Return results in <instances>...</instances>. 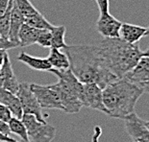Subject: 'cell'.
<instances>
[{
	"label": "cell",
	"mask_w": 149,
	"mask_h": 142,
	"mask_svg": "<svg viewBox=\"0 0 149 142\" xmlns=\"http://www.w3.org/2000/svg\"><path fill=\"white\" fill-rule=\"evenodd\" d=\"M69 60V68L83 84H96L103 89L118 79L109 70L97 45H66L62 49Z\"/></svg>",
	"instance_id": "cell-1"
},
{
	"label": "cell",
	"mask_w": 149,
	"mask_h": 142,
	"mask_svg": "<svg viewBox=\"0 0 149 142\" xmlns=\"http://www.w3.org/2000/svg\"><path fill=\"white\" fill-rule=\"evenodd\" d=\"M97 47L106 66L117 78L124 77L142 57L137 43H129L120 37L104 39Z\"/></svg>",
	"instance_id": "cell-2"
},
{
	"label": "cell",
	"mask_w": 149,
	"mask_h": 142,
	"mask_svg": "<svg viewBox=\"0 0 149 142\" xmlns=\"http://www.w3.org/2000/svg\"><path fill=\"white\" fill-rule=\"evenodd\" d=\"M102 92L108 115L122 120L135 112L136 104L144 93L141 88L125 78H118L103 88Z\"/></svg>",
	"instance_id": "cell-3"
},
{
	"label": "cell",
	"mask_w": 149,
	"mask_h": 142,
	"mask_svg": "<svg viewBox=\"0 0 149 142\" xmlns=\"http://www.w3.org/2000/svg\"><path fill=\"white\" fill-rule=\"evenodd\" d=\"M49 72L58 77V82L53 85L58 91L62 104V110L65 113H77L84 107V84L78 80L70 68L54 69Z\"/></svg>",
	"instance_id": "cell-4"
},
{
	"label": "cell",
	"mask_w": 149,
	"mask_h": 142,
	"mask_svg": "<svg viewBox=\"0 0 149 142\" xmlns=\"http://www.w3.org/2000/svg\"><path fill=\"white\" fill-rule=\"evenodd\" d=\"M26 127L29 142H51L56 134L53 126L39 121L33 114H24L21 117Z\"/></svg>",
	"instance_id": "cell-5"
},
{
	"label": "cell",
	"mask_w": 149,
	"mask_h": 142,
	"mask_svg": "<svg viewBox=\"0 0 149 142\" xmlns=\"http://www.w3.org/2000/svg\"><path fill=\"white\" fill-rule=\"evenodd\" d=\"M15 94L20 101L23 114H33L39 121L46 123L45 116L47 117V114L44 115L42 113V108L31 90L29 83H19Z\"/></svg>",
	"instance_id": "cell-6"
},
{
	"label": "cell",
	"mask_w": 149,
	"mask_h": 142,
	"mask_svg": "<svg viewBox=\"0 0 149 142\" xmlns=\"http://www.w3.org/2000/svg\"><path fill=\"white\" fill-rule=\"evenodd\" d=\"M30 88L42 109L62 110L60 95L53 85L42 86L38 84H30Z\"/></svg>",
	"instance_id": "cell-7"
},
{
	"label": "cell",
	"mask_w": 149,
	"mask_h": 142,
	"mask_svg": "<svg viewBox=\"0 0 149 142\" xmlns=\"http://www.w3.org/2000/svg\"><path fill=\"white\" fill-rule=\"evenodd\" d=\"M123 78L149 94V57L142 56L137 65Z\"/></svg>",
	"instance_id": "cell-8"
},
{
	"label": "cell",
	"mask_w": 149,
	"mask_h": 142,
	"mask_svg": "<svg viewBox=\"0 0 149 142\" xmlns=\"http://www.w3.org/2000/svg\"><path fill=\"white\" fill-rule=\"evenodd\" d=\"M125 128L134 142H149V129L146 122L139 118L135 112L124 119Z\"/></svg>",
	"instance_id": "cell-9"
},
{
	"label": "cell",
	"mask_w": 149,
	"mask_h": 142,
	"mask_svg": "<svg viewBox=\"0 0 149 142\" xmlns=\"http://www.w3.org/2000/svg\"><path fill=\"white\" fill-rule=\"evenodd\" d=\"M122 22L116 19L110 12L100 14L96 21V30L104 39L119 37V31Z\"/></svg>",
	"instance_id": "cell-10"
},
{
	"label": "cell",
	"mask_w": 149,
	"mask_h": 142,
	"mask_svg": "<svg viewBox=\"0 0 149 142\" xmlns=\"http://www.w3.org/2000/svg\"><path fill=\"white\" fill-rule=\"evenodd\" d=\"M84 107L108 114L103 102L102 88L96 84H84Z\"/></svg>",
	"instance_id": "cell-11"
},
{
	"label": "cell",
	"mask_w": 149,
	"mask_h": 142,
	"mask_svg": "<svg viewBox=\"0 0 149 142\" xmlns=\"http://www.w3.org/2000/svg\"><path fill=\"white\" fill-rule=\"evenodd\" d=\"M18 86L19 83L15 77L10 57L7 53L0 68V87L15 94L18 89Z\"/></svg>",
	"instance_id": "cell-12"
},
{
	"label": "cell",
	"mask_w": 149,
	"mask_h": 142,
	"mask_svg": "<svg viewBox=\"0 0 149 142\" xmlns=\"http://www.w3.org/2000/svg\"><path fill=\"white\" fill-rule=\"evenodd\" d=\"M146 27L122 22L119 31V37L129 43H138L142 37L146 36Z\"/></svg>",
	"instance_id": "cell-13"
},
{
	"label": "cell",
	"mask_w": 149,
	"mask_h": 142,
	"mask_svg": "<svg viewBox=\"0 0 149 142\" xmlns=\"http://www.w3.org/2000/svg\"><path fill=\"white\" fill-rule=\"evenodd\" d=\"M0 104H3L11 110L14 117L21 118L23 115L20 101L17 96V94L13 93L1 87H0Z\"/></svg>",
	"instance_id": "cell-14"
},
{
	"label": "cell",
	"mask_w": 149,
	"mask_h": 142,
	"mask_svg": "<svg viewBox=\"0 0 149 142\" xmlns=\"http://www.w3.org/2000/svg\"><path fill=\"white\" fill-rule=\"evenodd\" d=\"M25 17L21 14L20 11L18 10L15 3V0H13L12 3V9H11V17H10V31H9V39L11 42L17 43L19 45L18 42V33L24 23Z\"/></svg>",
	"instance_id": "cell-15"
},
{
	"label": "cell",
	"mask_w": 149,
	"mask_h": 142,
	"mask_svg": "<svg viewBox=\"0 0 149 142\" xmlns=\"http://www.w3.org/2000/svg\"><path fill=\"white\" fill-rule=\"evenodd\" d=\"M17 60L22 64H26L31 69L38 71H49L51 69V64H49L46 58H39L29 55L26 52H20L17 57Z\"/></svg>",
	"instance_id": "cell-16"
},
{
	"label": "cell",
	"mask_w": 149,
	"mask_h": 142,
	"mask_svg": "<svg viewBox=\"0 0 149 142\" xmlns=\"http://www.w3.org/2000/svg\"><path fill=\"white\" fill-rule=\"evenodd\" d=\"M42 29H36L24 22L18 33L19 47H27L37 43V39Z\"/></svg>",
	"instance_id": "cell-17"
},
{
	"label": "cell",
	"mask_w": 149,
	"mask_h": 142,
	"mask_svg": "<svg viewBox=\"0 0 149 142\" xmlns=\"http://www.w3.org/2000/svg\"><path fill=\"white\" fill-rule=\"evenodd\" d=\"M46 59L48 60L49 64H51V67L54 69L62 70V69L69 68V60L62 49L51 47L48 57Z\"/></svg>",
	"instance_id": "cell-18"
},
{
	"label": "cell",
	"mask_w": 149,
	"mask_h": 142,
	"mask_svg": "<svg viewBox=\"0 0 149 142\" xmlns=\"http://www.w3.org/2000/svg\"><path fill=\"white\" fill-rule=\"evenodd\" d=\"M50 32H51V47L63 49L66 46L65 42L66 29L65 26H63V25H61V26H54L53 25L52 28L50 29Z\"/></svg>",
	"instance_id": "cell-19"
},
{
	"label": "cell",
	"mask_w": 149,
	"mask_h": 142,
	"mask_svg": "<svg viewBox=\"0 0 149 142\" xmlns=\"http://www.w3.org/2000/svg\"><path fill=\"white\" fill-rule=\"evenodd\" d=\"M24 22L28 24L31 27H34L36 29H47L50 30L52 28L53 25L44 17V15H42L40 12H37L31 17H25Z\"/></svg>",
	"instance_id": "cell-20"
},
{
	"label": "cell",
	"mask_w": 149,
	"mask_h": 142,
	"mask_svg": "<svg viewBox=\"0 0 149 142\" xmlns=\"http://www.w3.org/2000/svg\"><path fill=\"white\" fill-rule=\"evenodd\" d=\"M9 124V128H10V131L12 134H15L18 135L22 141L25 142H29L28 140V134H27V130L26 127H25L24 123L22 122L21 118H17V117H13L11 118V120L8 122Z\"/></svg>",
	"instance_id": "cell-21"
},
{
	"label": "cell",
	"mask_w": 149,
	"mask_h": 142,
	"mask_svg": "<svg viewBox=\"0 0 149 142\" xmlns=\"http://www.w3.org/2000/svg\"><path fill=\"white\" fill-rule=\"evenodd\" d=\"M12 3H13V0L10 1V4H9L7 11L0 17V37H3V39H9Z\"/></svg>",
	"instance_id": "cell-22"
},
{
	"label": "cell",
	"mask_w": 149,
	"mask_h": 142,
	"mask_svg": "<svg viewBox=\"0 0 149 142\" xmlns=\"http://www.w3.org/2000/svg\"><path fill=\"white\" fill-rule=\"evenodd\" d=\"M15 3L17 5V7L18 8V10L23 15L24 17H31V15L39 12V11L31 3L30 0H15Z\"/></svg>",
	"instance_id": "cell-23"
},
{
	"label": "cell",
	"mask_w": 149,
	"mask_h": 142,
	"mask_svg": "<svg viewBox=\"0 0 149 142\" xmlns=\"http://www.w3.org/2000/svg\"><path fill=\"white\" fill-rule=\"evenodd\" d=\"M37 44L44 48H50L51 47V32L50 30L42 29L37 39Z\"/></svg>",
	"instance_id": "cell-24"
},
{
	"label": "cell",
	"mask_w": 149,
	"mask_h": 142,
	"mask_svg": "<svg viewBox=\"0 0 149 142\" xmlns=\"http://www.w3.org/2000/svg\"><path fill=\"white\" fill-rule=\"evenodd\" d=\"M13 117V114L11 110L7 107L4 106L3 104H0V119L5 122H9Z\"/></svg>",
	"instance_id": "cell-25"
},
{
	"label": "cell",
	"mask_w": 149,
	"mask_h": 142,
	"mask_svg": "<svg viewBox=\"0 0 149 142\" xmlns=\"http://www.w3.org/2000/svg\"><path fill=\"white\" fill-rule=\"evenodd\" d=\"M17 47H19V45H18L17 43L11 42L9 39H3V37H0V49L9 50V49H13V48H17Z\"/></svg>",
	"instance_id": "cell-26"
},
{
	"label": "cell",
	"mask_w": 149,
	"mask_h": 142,
	"mask_svg": "<svg viewBox=\"0 0 149 142\" xmlns=\"http://www.w3.org/2000/svg\"><path fill=\"white\" fill-rule=\"evenodd\" d=\"M96 4L99 9L100 14H104V12H109L110 8V1L109 0H95Z\"/></svg>",
	"instance_id": "cell-27"
},
{
	"label": "cell",
	"mask_w": 149,
	"mask_h": 142,
	"mask_svg": "<svg viewBox=\"0 0 149 142\" xmlns=\"http://www.w3.org/2000/svg\"><path fill=\"white\" fill-rule=\"evenodd\" d=\"M0 132L5 135H8V136H10V134H12L10 128H9V124L7 122L1 120V119H0Z\"/></svg>",
	"instance_id": "cell-28"
},
{
	"label": "cell",
	"mask_w": 149,
	"mask_h": 142,
	"mask_svg": "<svg viewBox=\"0 0 149 142\" xmlns=\"http://www.w3.org/2000/svg\"><path fill=\"white\" fill-rule=\"evenodd\" d=\"M11 0H0V17L7 11Z\"/></svg>",
	"instance_id": "cell-29"
},
{
	"label": "cell",
	"mask_w": 149,
	"mask_h": 142,
	"mask_svg": "<svg viewBox=\"0 0 149 142\" xmlns=\"http://www.w3.org/2000/svg\"><path fill=\"white\" fill-rule=\"evenodd\" d=\"M0 142H15V139L0 132Z\"/></svg>",
	"instance_id": "cell-30"
},
{
	"label": "cell",
	"mask_w": 149,
	"mask_h": 142,
	"mask_svg": "<svg viewBox=\"0 0 149 142\" xmlns=\"http://www.w3.org/2000/svg\"><path fill=\"white\" fill-rule=\"evenodd\" d=\"M7 55V50L5 49H0V65L3 64L5 59V56Z\"/></svg>",
	"instance_id": "cell-31"
},
{
	"label": "cell",
	"mask_w": 149,
	"mask_h": 142,
	"mask_svg": "<svg viewBox=\"0 0 149 142\" xmlns=\"http://www.w3.org/2000/svg\"><path fill=\"white\" fill-rule=\"evenodd\" d=\"M142 56H144V57H149V47H148V49L145 50L144 52H142Z\"/></svg>",
	"instance_id": "cell-32"
},
{
	"label": "cell",
	"mask_w": 149,
	"mask_h": 142,
	"mask_svg": "<svg viewBox=\"0 0 149 142\" xmlns=\"http://www.w3.org/2000/svg\"><path fill=\"white\" fill-rule=\"evenodd\" d=\"M146 37H149V27L147 28V33H146Z\"/></svg>",
	"instance_id": "cell-33"
},
{
	"label": "cell",
	"mask_w": 149,
	"mask_h": 142,
	"mask_svg": "<svg viewBox=\"0 0 149 142\" xmlns=\"http://www.w3.org/2000/svg\"><path fill=\"white\" fill-rule=\"evenodd\" d=\"M146 124H147V125H149V121H148V122H146Z\"/></svg>",
	"instance_id": "cell-34"
},
{
	"label": "cell",
	"mask_w": 149,
	"mask_h": 142,
	"mask_svg": "<svg viewBox=\"0 0 149 142\" xmlns=\"http://www.w3.org/2000/svg\"><path fill=\"white\" fill-rule=\"evenodd\" d=\"M15 142H17V141H15ZM19 142H25V141H22V140H21V141H19Z\"/></svg>",
	"instance_id": "cell-35"
},
{
	"label": "cell",
	"mask_w": 149,
	"mask_h": 142,
	"mask_svg": "<svg viewBox=\"0 0 149 142\" xmlns=\"http://www.w3.org/2000/svg\"><path fill=\"white\" fill-rule=\"evenodd\" d=\"M147 126H148V129H149V125H147Z\"/></svg>",
	"instance_id": "cell-36"
},
{
	"label": "cell",
	"mask_w": 149,
	"mask_h": 142,
	"mask_svg": "<svg viewBox=\"0 0 149 142\" xmlns=\"http://www.w3.org/2000/svg\"><path fill=\"white\" fill-rule=\"evenodd\" d=\"M0 68H1V65H0Z\"/></svg>",
	"instance_id": "cell-37"
}]
</instances>
